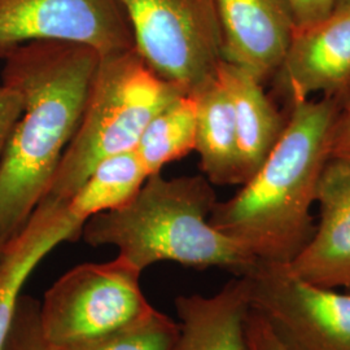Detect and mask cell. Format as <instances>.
Segmentation results:
<instances>
[{"label":"cell","instance_id":"obj_1","mask_svg":"<svg viewBox=\"0 0 350 350\" xmlns=\"http://www.w3.org/2000/svg\"><path fill=\"white\" fill-rule=\"evenodd\" d=\"M100 55L85 44L39 40L4 57L1 83L16 88L24 111L0 159V241L25 227L49 191L88 103Z\"/></svg>","mask_w":350,"mask_h":350},{"label":"cell","instance_id":"obj_2","mask_svg":"<svg viewBox=\"0 0 350 350\" xmlns=\"http://www.w3.org/2000/svg\"><path fill=\"white\" fill-rule=\"evenodd\" d=\"M338 105L322 96L288 107L286 130L258 172L231 199L217 201L211 224L256 261L291 263L313 237L312 206Z\"/></svg>","mask_w":350,"mask_h":350},{"label":"cell","instance_id":"obj_3","mask_svg":"<svg viewBox=\"0 0 350 350\" xmlns=\"http://www.w3.org/2000/svg\"><path fill=\"white\" fill-rule=\"evenodd\" d=\"M217 201L214 186L202 174L150 175L125 205L91 217L81 238L94 248H116L142 273L169 261L244 275L256 260L211 224Z\"/></svg>","mask_w":350,"mask_h":350},{"label":"cell","instance_id":"obj_4","mask_svg":"<svg viewBox=\"0 0 350 350\" xmlns=\"http://www.w3.org/2000/svg\"><path fill=\"white\" fill-rule=\"evenodd\" d=\"M180 92L135 49L100 57L81 122L39 204L64 208L103 161L135 150L154 113Z\"/></svg>","mask_w":350,"mask_h":350},{"label":"cell","instance_id":"obj_5","mask_svg":"<svg viewBox=\"0 0 350 350\" xmlns=\"http://www.w3.org/2000/svg\"><path fill=\"white\" fill-rule=\"evenodd\" d=\"M142 271L122 256L81 263L60 276L40 301V323L57 350H73L137 323L153 312Z\"/></svg>","mask_w":350,"mask_h":350},{"label":"cell","instance_id":"obj_6","mask_svg":"<svg viewBox=\"0 0 350 350\" xmlns=\"http://www.w3.org/2000/svg\"><path fill=\"white\" fill-rule=\"evenodd\" d=\"M135 50L166 82L193 95L213 81L222 57L215 0H118Z\"/></svg>","mask_w":350,"mask_h":350},{"label":"cell","instance_id":"obj_7","mask_svg":"<svg viewBox=\"0 0 350 350\" xmlns=\"http://www.w3.org/2000/svg\"><path fill=\"white\" fill-rule=\"evenodd\" d=\"M250 310L289 350H350V291L313 283L291 263L256 261L244 274Z\"/></svg>","mask_w":350,"mask_h":350},{"label":"cell","instance_id":"obj_8","mask_svg":"<svg viewBox=\"0 0 350 350\" xmlns=\"http://www.w3.org/2000/svg\"><path fill=\"white\" fill-rule=\"evenodd\" d=\"M39 40L85 44L100 57L135 49L118 0H0V59Z\"/></svg>","mask_w":350,"mask_h":350},{"label":"cell","instance_id":"obj_9","mask_svg":"<svg viewBox=\"0 0 350 350\" xmlns=\"http://www.w3.org/2000/svg\"><path fill=\"white\" fill-rule=\"evenodd\" d=\"M271 98L287 109L314 94L342 98L350 90V8L297 27L286 57L271 79Z\"/></svg>","mask_w":350,"mask_h":350},{"label":"cell","instance_id":"obj_10","mask_svg":"<svg viewBox=\"0 0 350 350\" xmlns=\"http://www.w3.org/2000/svg\"><path fill=\"white\" fill-rule=\"evenodd\" d=\"M222 57L270 83L297 29L288 0H215Z\"/></svg>","mask_w":350,"mask_h":350},{"label":"cell","instance_id":"obj_11","mask_svg":"<svg viewBox=\"0 0 350 350\" xmlns=\"http://www.w3.org/2000/svg\"><path fill=\"white\" fill-rule=\"evenodd\" d=\"M317 204L319 222L291 266L319 286L350 291L349 166L328 161L319 182Z\"/></svg>","mask_w":350,"mask_h":350},{"label":"cell","instance_id":"obj_12","mask_svg":"<svg viewBox=\"0 0 350 350\" xmlns=\"http://www.w3.org/2000/svg\"><path fill=\"white\" fill-rule=\"evenodd\" d=\"M175 310L179 335L174 350H244L250 310L245 276L235 275L209 296H178Z\"/></svg>","mask_w":350,"mask_h":350},{"label":"cell","instance_id":"obj_13","mask_svg":"<svg viewBox=\"0 0 350 350\" xmlns=\"http://www.w3.org/2000/svg\"><path fill=\"white\" fill-rule=\"evenodd\" d=\"M82 235V226L65 211L36 208L23 231L4 248L0 266V350L12 325L16 304L33 271L52 250Z\"/></svg>","mask_w":350,"mask_h":350},{"label":"cell","instance_id":"obj_14","mask_svg":"<svg viewBox=\"0 0 350 350\" xmlns=\"http://www.w3.org/2000/svg\"><path fill=\"white\" fill-rule=\"evenodd\" d=\"M218 77L234 108L244 185L258 172L282 138L288 112L280 111L276 101L266 94L265 85L243 68L222 62Z\"/></svg>","mask_w":350,"mask_h":350},{"label":"cell","instance_id":"obj_15","mask_svg":"<svg viewBox=\"0 0 350 350\" xmlns=\"http://www.w3.org/2000/svg\"><path fill=\"white\" fill-rule=\"evenodd\" d=\"M196 103L195 150L202 175L213 186H241V159L228 91L217 77L192 95Z\"/></svg>","mask_w":350,"mask_h":350},{"label":"cell","instance_id":"obj_16","mask_svg":"<svg viewBox=\"0 0 350 350\" xmlns=\"http://www.w3.org/2000/svg\"><path fill=\"white\" fill-rule=\"evenodd\" d=\"M148 176L135 150L118 153L95 169L65 208L85 225L99 213L125 205L135 196Z\"/></svg>","mask_w":350,"mask_h":350},{"label":"cell","instance_id":"obj_17","mask_svg":"<svg viewBox=\"0 0 350 350\" xmlns=\"http://www.w3.org/2000/svg\"><path fill=\"white\" fill-rule=\"evenodd\" d=\"M196 103L188 94H178L161 107L144 127L135 147L148 174L195 150Z\"/></svg>","mask_w":350,"mask_h":350},{"label":"cell","instance_id":"obj_18","mask_svg":"<svg viewBox=\"0 0 350 350\" xmlns=\"http://www.w3.org/2000/svg\"><path fill=\"white\" fill-rule=\"evenodd\" d=\"M178 321L153 309L134 325L73 350H174Z\"/></svg>","mask_w":350,"mask_h":350},{"label":"cell","instance_id":"obj_19","mask_svg":"<svg viewBox=\"0 0 350 350\" xmlns=\"http://www.w3.org/2000/svg\"><path fill=\"white\" fill-rule=\"evenodd\" d=\"M3 350H57L46 338L40 323V301L21 293Z\"/></svg>","mask_w":350,"mask_h":350},{"label":"cell","instance_id":"obj_20","mask_svg":"<svg viewBox=\"0 0 350 350\" xmlns=\"http://www.w3.org/2000/svg\"><path fill=\"white\" fill-rule=\"evenodd\" d=\"M329 161H338L350 167V90L338 99L329 139Z\"/></svg>","mask_w":350,"mask_h":350},{"label":"cell","instance_id":"obj_21","mask_svg":"<svg viewBox=\"0 0 350 350\" xmlns=\"http://www.w3.org/2000/svg\"><path fill=\"white\" fill-rule=\"evenodd\" d=\"M24 111V101L21 94L8 85H0V159L7 142L12 134L13 127L17 124Z\"/></svg>","mask_w":350,"mask_h":350},{"label":"cell","instance_id":"obj_22","mask_svg":"<svg viewBox=\"0 0 350 350\" xmlns=\"http://www.w3.org/2000/svg\"><path fill=\"white\" fill-rule=\"evenodd\" d=\"M244 350H289L278 338L270 325L253 310L245 321Z\"/></svg>","mask_w":350,"mask_h":350},{"label":"cell","instance_id":"obj_23","mask_svg":"<svg viewBox=\"0 0 350 350\" xmlns=\"http://www.w3.org/2000/svg\"><path fill=\"white\" fill-rule=\"evenodd\" d=\"M297 27H305L323 20L334 11L336 0H288Z\"/></svg>","mask_w":350,"mask_h":350},{"label":"cell","instance_id":"obj_24","mask_svg":"<svg viewBox=\"0 0 350 350\" xmlns=\"http://www.w3.org/2000/svg\"><path fill=\"white\" fill-rule=\"evenodd\" d=\"M350 8V0H336L334 10H348Z\"/></svg>","mask_w":350,"mask_h":350},{"label":"cell","instance_id":"obj_25","mask_svg":"<svg viewBox=\"0 0 350 350\" xmlns=\"http://www.w3.org/2000/svg\"><path fill=\"white\" fill-rule=\"evenodd\" d=\"M4 245H3V243L0 241V266H1V262H3V258H4Z\"/></svg>","mask_w":350,"mask_h":350}]
</instances>
